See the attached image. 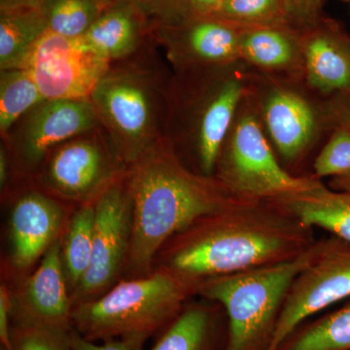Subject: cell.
Masks as SVG:
<instances>
[{
	"label": "cell",
	"mask_w": 350,
	"mask_h": 350,
	"mask_svg": "<svg viewBox=\"0 0 350 350\" xmlns=\"http://www.w3.org/2000/svg\"><path fill=\"white\" fill-rule=\"evenodd\" d=\"M315 243L312 228L269 200H243L198 219L159 251L162 267L199 284L289 261Z\"/></svg>",
	"instance_id": "6da1fadb"
},
{
	"label": "cell",
	"mask_w": 350,
	"mask_h": 350,
	"mask_svg": "<svg viewBox=\"0 0 350 350\" xmlns=\"http://www.w3.org/2000/svg\"><path fill=\"white\" fill-rule=\"evenodd\" d=\"M133 231L123 278H142L154 269L159 251L198 219L236 204L220 179L191 172L165 139L128 172Z\"/></svg>",
	"instance_id": "7a4b0ae2"
},
{
	"label": "cell",
	"mask_w": 350,
	"mask_h": 350,
	"mask_svg": "<svg viewBox=\"0 0 350 350\" xmlns=\"http://www.w3.org/2000/svg\"><path fill=\"white\" fill-rule=\"evenodd\" d=\"M170 84L151 36L137 54L110 64L92 92L101 128L129 167L165 138Z\"/></svg>",
	"instance_id": "3957f363"
},
{
	"label": "cell",
	"mask_w": 350,
	"mask_h": 350,
	"mask_svg": "<svg viewBox=\"0 0 350 350\" xmlns=\"http://www.w3.org/2000/svg\"><path fill=\"white\" fill-rule=\"evenodd\" d=\"M323 241L298 257L202 280L197 295L218 304L227 315L223 350H267L288 290L296 276L317 257Z\"/></svg>",
	"instance_id": "277c9868"
},
{
	"label": "cell",
	"mask_w": 350,
	"mask_h": 350,
	"mask_svg": "<svg viewBox=\"0 0 350 350\" xmlns=\"http://www.w3.org/2000/svg\"><path fill=\"white\" fill-rule=\"evenodd\" d=\"M197 283L155 267L142 278H122L93 301L75 306L72 328L92 342L128 335L150 338L180 313Z\"/></svg>",
	"instance_id": "5b68a950"
},
{
	"label": "cell",
	"mask_w": 350,
	"mask_h": 350,
	"mask_svg": "<svg viewBox=\"0 0 350 350\" xmlns=\"http://www.w3.org/2000/svg\"><path fill=\"white\" fill-rule=\"evenodd\" d=\"M129 169L100 126L51 151L31 180L53 197L79 206L96 202Z\"/></svg>",
	"instance_id": "8992f818"
},
{
	"label": "cell",
	"mask_w": 350,
	"mask_h": 350,
	"mask_svg": "<svg viewBox=\"0 0 350 350\" xmlns=\"http://www.w3.org/2000/svg\"><path fill=\"white\" fill-rule=\"evenodd\" d=\"M100 126L89 98L41 101L1 137L12 159L11 186L31 179L59 145Z\"/></svg>",
	"instance_id": "52a82bcc"
},
{
	"label": "cell",
	"mask_w": 350,
	"mask_h": 350,
	"mask_svg": "<svg viewBox=\"0 0 350 350\" xmlns=\"http://www.w3.org/2000/svg\"><path fill=\"white\" fill-rule=\"evenodd\" d=\"M220 180L241 199L273 200L314 187L319 182L287 174L276 161L257 121L245 117L219 159Z\"/></svg>",
	"instance_id": "ba28073f"
},
{
	"label": "cell",
	"mask_w": 350,
	"mask_h": 350,
	"mask_svg": "<svg viewBox=\"0 0 350 350\" xmlns=\"http://www.w3.org/2000/svg\"><path fill=\"white\" fill-rule=\"evenodd\" d=\"M1 196L10 206L9 266L18 278L63 236L77 206L48 194L31 179L16 182Z\"/></svg>",
	"instance_id": "9c48e42d"
},
{
	"label": "cell",
	"mask_w": 350,
	"mask_h": 350,
	"mask_svg": "<svg viewBox=\"0 0 350 350\" xmlns=\"http://www.w3.org/2000/svg\"><path fill=\"white\" fill-rule=\"evenodd\" d=\"M131 231L133 200L126 174L96 200L93 255L87 273L71 293L73 306L98 298L122 280Z\"/></svg>",
	"instance_id": "30bf717a"
},
{
	"label": "cell",
	"mask_w": 350,
	"mask_h": 350,
	"mask_svg": "<svg viewBox=\"0 0 350 350\" xmlns=\"http://www.w3.org/2000/svg\"><path fill=\"white\" fill-rule=\"evenodd\" d=\"M350 297V243L324 239L319 254L296 276L288 290L267 350H278L315 313Z\"/></svg>",
	"instance_id": "8fae6325"
},
{
	"label": "cell",
	"mask_w": 350,
	"mask_h": 350,
	"mask_svg": "<svg viewBox=\"0 0 350 350\" xmlns=\"http://www.w3.org/2000/svg\"><path fill=\"white\" fill-rule=\"evenodd\" d=\"M111 62L84 38H69L48 31L39 40L25 68L44 98H89Z\"/></svg>",
	"instance_id": "7c38bea8"
},
{
	"label": "cell",
	"mask_w": 350,
	"mask_h": 350,
	"mask_svg": "<svg viewBox=\"0 0 350 350\" xmlns=\"http://www.w3.org/2000/svg\"><path fill=\"white\" fill-rule=\"evenodd\" d=\"M243 88L237 80L213 83L185 103L169 100L167 120L180 119V131L165 137L172 142L186 135L195 152L200 174L213 176Z\"/></svg>",
	"instance_id": "4fadbf2b"
},
{
	"label": "cell",
	"mask_w": 350,
	"mask_h": 350,
	"mask_svg": "<svg viewBox=\"0 0 350 350\" xmlns=\"http://www.w3.org/2000/svg\"><path fill=\"white\" fill-rule=\"evenodd\" d=\"M241 27L215 16L151 21V36L170 61L183 68H211L239 51Z\"/></svg>",
	"instance_id": "5bb4252c"
},
{
	"label": "cell",
	"mask_w": 350,
	"mask_h": 350,
	"mask_svg": "<svg viewBox=\"0 0 350 350\" xmlns=\"http://www.w3.org/2000/svg\"><path fill=\"white\" fill-rule=\"evenodd\" d=\"M61 238L50 246L38 268L15 278L13 286H9L12 295L11 321L64 331L72 329L75 306L64 271Z\"/></svg>",
	"instance_id": "9a60e30c"
},
{
	"label": "cell",
	"mask_w": 350,
	"mask_h": 350,
	"mask_svg": "<svg viewBox=\"0 0 350 350\" xmlns=\"http://www.w3.org/2000/svg\"><path fill=\"white\" fill-rule=\"evenodd\" d=\"M112 63L139 52L151 39V19L129 0H114L83 36Z\"/></svg>",
	"instance_id": "2e32d148"
},
{
	"label": "cell",
	"mask_w": 350,
	"mask_h": 350,
	"mask_svg": "<svg viewBox=\"0 0 350 350\" xmlns=\"http://www.w3.org/2000/svg\"><path fill=\"white\" fill-rule=\"evenodd\" d=\"M269 202L308 227L321 228L350 243V195L334 192L319 183L314 187Z\"/></svg>",
	"instance_id": "e0dca14e"
},
{
	"label": "cell",
	"mask_w": 350,
	"mask_h": 350,
	"mask_svg": "<svg viewBox=\"0 0 350 350\" xmlns=\"http://www.w3.org/2000/svg\"><path fill=\"white\" fill-rule=\"evenodd\" d=\"M151 350H223L218 305L187 303Z\"/></svg>",
	"instance_id": "ac0fdd59"
},
{
	"label": "cell",
	"mask_w": 350,
	"mask_h": 350,
	"mask_svg": "<svg viewBox=\"0 0 350 350\" xmlns=\"http://www.w3.org/2000/svg\"><path fill=\"white\" fill-rule=\"evenodd\" d=\"M265 118L282 155L287 160L300 156L314 129V116L308 103L296 94L278 92L267 103Z\"/></svg>",
	"instance_id": "d6986e66"
},
{
	"label": "cell",
	"mask_w": 350,
	"mask_h": 350,
	"mask_svg": "<svg viewBox=\"0 0 350 350\" xmlns=\"http://www.w3.org/2000/svg\"><path fill=\"white\" fill-rule=\"evenodd\" d=\"M47 31V23L39 8H0V70L25 68Z\"/></svg>",
	"instance_id": "ffe728a7"
},
{
	"label": "cell",
	"mask_w": 350,
	"mask_h": 350,
	"mask_svg": "<svg viewBox=\"0 0 350 350\" xmlns=\"http://www.w3.org/2000/svg\"><path fill=\"white\" fill-rule=\"evenodd\" d=\"M96 202L76 207L61 238L62 258L70 294L91 264L96 224Z\"/></svg>",
	"instance_id": "44dd1931"
},
{
	"label": "cell",
	"mask_w": 350,
	"mask_h": 350,
	"mask_svg": "<svg viewBox=\"0 0 350 350\" xmlns=\"http://www.w3.org/2000/svg\"><path fill=\"white\" fill-rule=\"evenodd\" d=\"M308 78L324 92L344 89L350 85V62L329 36L315 34L306 47Z\"/></svg>",
	"instance_id": "7402d4cb"
},
{
	"label": "cell",
	"mask_w": 350,
	"mask_h": 350,
	"mask_svg": "<svg viewBox=\"0 0 350 350\" xmlns=\"http://www.w3.org/2000/svg\"><path fill=\"white\" fill-rule=\"evenodd\" d=\"M114 0H45L40 10L48 31L81 38Z\"/></svg>",
	"instance_id": "603a6c76"
},
{
	"label": "cell",
	"mask_w": 350,
	"mask_h": 350,
	"mask_svg": "<svg viewBox=\"0 0 350 350\" xmlns=\"http://www.w3.org/2000/svg\"><path fill=\"white\" fill-rule=\"evenodd\" d=\"M46 100L27 68L0 70V135L9 130L31 108Z\"/></svg>",
	"instance_id": "cb8c5ba5"
},
{
	"label": "cell",
	"mask_w": 350,
	"mask_h": 350,
	"mask_svg": "<svg viewBox=\"0 0 350 350\" xmlns=\"http://www.w3.org/2000/svg\"><path fill=\"white\" fill-rule=\"evenodd\" d=\"M278 350H350V304L295 331Z\"/></svg>",
	"instance_id": "d4e9b609"
},
{
	"label": "cell",
	"mask_w": 350,
	"mask_h": 350,
	"mask_svg": "<svg viewBox=\"0 0 350 350\" xmlns=\"http://www.w3.org/2000/svg\"><path fill=\"white\" fill-rule=\"evenodd\" d=\"M211 16L241 27L299 25L288 0H226Z\"/></svg>",
	"instance_id": "484cf974"
},
{
	"label": "cell",
	"mask_w": 350,
	"mask_h": 350,
	"mask_svg": "<svg viewBox=\"0 0 350 350\" xmlns=\"http://www.w3.org/2000/svg\"><path fill=\"white\" fill-rule=\"evenodd\" d=\"M284 27H243L239 52L252 63L264 68H280L289 63L293 45Z\"/></svg>",
	"instance_id": "4316f807"
},
{
	"label": "cell",
	"mask_w": 350,
	"mask_h": 350,
	"mask_svg": "<svg viewBox=\"0 0 350 350\" xmlns=\"http://www.w3.org/2000/svg\"><path fill=\"white\" fill-rule=\"evenodd\" d=\"M70 331L25 322H12L11 345L12 350H70Z\"/></svg>",
	"instance_id": "83f0119b"
},
{
	"label": "cell",
	"mask_w": 350,
	"mask_h": 350,
	"mask_svg": "<svg viewBox=\"0 0 350 350\" xmlns=\"http://www.w3.org/2000/svg\"><path fill=\"white\" fill-rule=\"evenodd\" d=\"M314 170L320 177L350 174V133L342 131L332 138L317 157Z\"/></svg>",
	"instance_id": "f1b7e54d"
},
{
	"label": "cell",
	"mask_w": 350,
	"mask_h": 350,
	"mask_svg": "<svg viewBox=\"0 0 350 350\" xmlns=\"http://www.w3.org/2000/svg\"><path fill=\"white\" fill-rule=\"evenodd\" d=\"M148 338L142 335H128L96 344L83 337L73 328L69 333L70 350H144L145 342Z\"/></svg>",
	"instance_id": "f546056e"
},
{
	"label": "cell",
	"mask_w": 350,
	"mask_h": 350,
	"mask_svg": "<svg viewBox=\"0 0 350 350\" xmlns=\"http://www.w3.org/2000/svg\"><path fill=\"white\" fill-rule=\"evenodd\" d=\"M11 310H12V295H11L10 287L6 283H2L0 286V342L4 350H12Z\"/></svg>",
	"instance_id": "4dcf8cb0"
},
{
	"label": "cell",
	"mask_w": 350,
	"mask_h": 350,
	"mask_svg": "<svg viewBox=\"0 0 350 350\" xmlns=\"http://www.w3.org/2000/svg\"><path fill=\"white\" fill-rule=\"evenodd\" d=\"M142 9L152 21L174 17L181 0H129Z\"/></svg>",
	"instance_id": "1f68e13d"
},
{
	"label": "cell",
	"mask_w": 350,
	"mask_h": 350,
	"mask_svg": "<svg viewBox=\"0 0 350 350\" xmlns=\"http://www.w3.org/2000/svg\"><path fill=\"white\" fill-rule=\"evenodd\" d=\"M225 1L226 0H181L174 17L167 20L189 16H211L217 12Z\"/></svg>",
	"instance_id": "d6a6232c"
},
{
	"label": "cell",
	"mask_w": 350,
	"mask_h": 350,
	"mask_svg": "<svg viewBox=\"0 0 350 350\" xmlns=\"http://www.w3.org/2000/svg\"><path fill=\"white\" fill-rule=\"evenodd\" d=\"M288 1L293 9L299 25H312L317 20V14L321 5V0H288Z\"/></svg>",
	"instance_id": "836d02e7"
},
{
	"label": "cell",
	"mask_w": 350,
	"mask_h": 350,
	"mask_svg": "<svg viewBox=\"0 0 350 350\" xmlns=\"http://www.w3.org/2000/svg\"><path fill=\"white\" fill-rule=\"evenodd\" d=\"M14 179V169L10 152L1 140L0 144V190L4 194L10 187Z\"/></svg>",
	"instance_id": "e575fe53"
},
{
	"label": "cell",
	"mask_w": 350,
	"mask_h": 350,
	"mask_svg": "<svg viewBox=\"0 0 350 350\" xmlns=\"http://www.w3.org/2000/svg\"><path fill=\"white\" fill-rule=\"evenodd\" d=\"M45 0H0V8H16V7H29V8H41Z\"/></svg>",
	"instance_id": "d590c367"
},
{
	"label": "cell",
	"mask_w": 350,
	"mask_h": 350,
	"mask_svg": "<svg viewBox=\"0 0 350 350\" xmlns=\"http://www.w3.org/2000/svg\"><path fill=\"white\" fill-rule=\"evenodd\" d=\"M333 186L340 192L350 195V174L335 177L333 180Z\"/></svg>",
	"instance_id": "8d00e7d4"
}]
</instances>
